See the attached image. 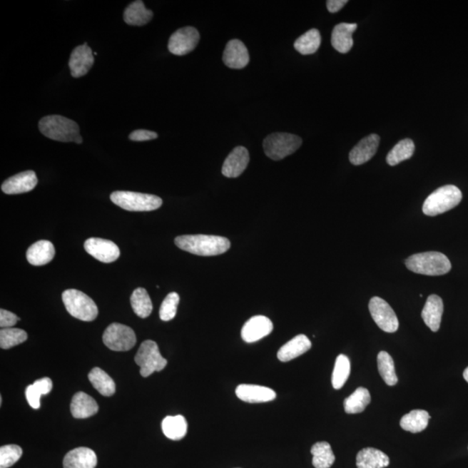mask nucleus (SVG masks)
<instances>
[{"mask_svg": "<svg viewBox=\"0 0 468 468\" xmlns=\"http://www.w3.org/2000/svg\"><path fill=\"white\" fill-rule=\"evenodd\" d=\"M177 248L198 256H217L228 252L231 243L227 238L215 235H181L176 238Z\"/></svg>", "mask_w": 468, "mask_h": 468, "instance_id": "obj_1", "label": "nucleus"}, {"mask_svg": "<svg viewBox=\"0 0 468 468\" xmlns=\"http://www.w3.org/2000/svg\"><path fill=\"white\" fill-rule=\"evenodd\" d=\"M40 132L51 140L62 143H83L80 128L73 120L58 115L44 117L39 123Z\"/></svg>", "mask_w": 468, "mask_h": 468, "instance_id": "obj_2", "label": "nucleus"}, {"mask_svg": "<svg viewBox=\"0 0 468 468\" xmlns=\"http://www.w3.org/2000/svg\"><path fill=\"white\" fill-rule=\"evenodd\" d=\"M410 271L427 276H441L450 272L451 262L445 254L427 252L414 254L405 261Z\"/></svg>", "mask_w": 468, "mask_h": 468, "instance_id": "obj_3", "label": "nucleus"}, {"mask_svg": "<svg viewBox=\"0 0 468 468\" xmlns=\"http://www.w3.org/2000/svg\"><path fill=\"white\" fill-rule=\"evenodd\" d=\"M462 200V193L454 185H447L437 189L427 198L422 211L427 216H437L457 207Z\"/></svg>", "mask_w": 468, "mask_h": 468, "instance_id": "obj_4", "label": "nucleus"}, {"mask_svg": "<svg viewBox=\"0 0 468 468\" xmlns=\"http://www.w3.org/2000/svg\"><path fill=\"white\" fill-rule=\"evenodd\" d=\"M62 300L67 312L79 320L91 322L98 317V308L96 302L78 290H64Z\"/></svg>", "mask_w": 468, "mask_h": 468, "instance_id": "obj_5", "label": "nucleus"}, {"mask_svg": "<svg viewBox=\"0 0 468 468\" xmlns=\"http://www.w3.org/2000/svg\"><path fill=\"white\" fill-rule=\"evenodd\" d=\"M111 200L118 207L131 212L154 211L163 205V200L158 196L131 191L112 193Z\"/></svg>", "mask_w": 468, "mask_h": 468, "instance_id": "obj_6", "label": "nucleus"}, {"mask_svg": "<svg viewBox=\"0 0 468 468\" xmlns=\"http://www.w3.org/2000/svg\"><path fill=\"white\" fill-rule=\"evenodd\" d=\"M301 145L300 136L288 133H274L264 140L263 148L270 159L280 161L292 155Z\"/></svg>", "mask_w": 468, "mask_h": 468, "instance_id": "obj_7", "label": "nucleus"}, {"mask_svg": "<svg viewBox=\"0 0 468 468\" xmlns=\"http://www.w3.org/2000/svg\"><path fill=\"white\" fill-rule=\"evenodd\" d=\"M135 362L140 366V373L143 377L151 376L156 371L159 372L168 365L166 359L160 353L158 345L152 340L144 341L141 345Z\"/></svg>", "mask_w": 468, "mask_h": 468, "instance_id": "obj_8", "label": "nucleus"}, {"mask_svg": "<svg viewBox=\"0 0 468 468\" xmlns=\"http://www.w3.org/2000/svg\"><path fill=\"white\" fill-rule=\"evenodd\" d=\"M103 341L111 350L128 351L136 345V337L131 327L114 322L105 330Z\"/></svg>", "mask_w": 468, "mask_h": 468, "instance_id": "obj_9", "label": "nucleus"}, {"mask_svg": "<svg viewBox=\"0 0 468 468\" xmlns=\"http://www.w3.org/2000/svg\"><path fill=\"white\" fill-rule=\"evenodd\" d=\"M369 309L373 320L383 332H397L399 328L398 318L388 302L381 297H374L370 301Z\"/></svg>", "mask_w": 468, "mask_h": 468, "instance_id": "obj_10", "label": "nucleus"}, {"mask_svg": "<svg viewBox=\"0 0 468 468\" xmlns=\"http://www.w3.org/2000/svg\"><path fill=\"white\" fill-rule=\"evenodd\" d=\"M199 41L200 34L195 27H183L169 39L168 50L173 55H187L195 49Z\"/></svg>", "mask_w": 468, "mask_h": 468, "instance_id": "obj_11", "label": "nucleus"}, {"mask_svg": "<svg viewBox=\"0 0 468 468\" xmlns=\"http://www.w3.org/2000/svg\"><path fill=\"white\" fill-rule=\"evenodd\" d=\"M86 251L103 263H112L120 257V249L111 240L91 238L84 243Z\"/></svg>", "mask_w": 468, "mask_h": 468, "instance_id": "obj_12", "label": "nucleus"}, {"mask_svg": "<svg viewBox=\"0 0 468 468\" xmlns=\"http://www.w3.org/2000/svg\"><path fill=\"white\" fill-rule=\"evenodd\" d=\"M273 330V324L268 317L255 316L245 322L241 330V337L245 342L252 344L268 336Z\"/></svg>", "mask_w": 468, "mask_h": 468, "instance_id": "obj_13", "label": "nucleus"}, {"mask_svg": "<svg viewBox=\"0 0 468 468\" xmlns=\"http://www.w3.org/2000/svg\"><path fill=\"white\" fill-rule=\"evenodd\" d=\"M94 62V56L87 43L75 48L68 61L71 76L75 78L86 76Z\"/></svg>", "mask_w": 468, "mask_h": 468, "instance_id": "obj_14", "label": "nucleus"}, {"mask_svg": "<svg viewBox=\"0 0 468 468\" xmlns=\"http://www.w3.org/2000/svg\"><path fill=\"white\" fill-rule=\"evenodd\" d=\"M249 161L247 148L241 146L234 148L224 161L222 175L228 178H237L247 169Z\"/></svg>", "mask_w": 468, "mask_h": 468, "instance_id": "obj_15", "label": "nucleus"}, {"mask_svg": "<svg viewBox=\"0 0 468 468\" xmlns=\"http://www.w3.org/2000/svg\"><path fill=\"white\" fill-rule=\"evenodd\" d=\"M37 184V176L34 171H29L18 173L4 181L1 189L6 195H19L34 190Z\"/></svg>", "mask_w": 468, "mask_h": 468, "instance_id": "obj_16", "label": "nucleus"}, {"mask_svg": "<svg viewBox=\"0 0 468 468\" xmlns=\"http://www.w3.org/2000/svg\"><path fill=\"white\" fill-rule=\"evenodd\" d=\"M380 137L376 134H371L362 139L350 153V161L353 165L359 166L369 161L376 155Z\"/></svg>", "mask_w": 468, "mask_h": 468, "instance_id": "obj_17", "label": "nucleus"}, {"mask_svg": "<svg viewBox=\"0 0 468 468\" xmlns=\"http://www.w3.org/2000/svg\"><path fill=\"white\" fill-rule=\"evenodd\" d=\"M250 58L248 48L239 39H233L229 41L225 48L223 62L229 68H243L248 66Z\"/></svg>", "mask_w": 468, "mask_h": 468, "instance_id": "obj_18", "label": "nucleus"}, {"mask_svg": "<svg viewBox=\"0 0 468 468\" xmlns=\"http://www.w3.org/2000/svg\"><path fill=\"white\" fill-rule=\"evenodd\" d=\"M235 393L241 401L249 403L272 402L277 397L275 391L268 387L254 385H240L237 387Z\"/></svg>", "mask_w": 468, "mask_h": 468, "instance_id": "obj_19", "label": "nucleus"}, {"mask_svg": "<svg viewBox=\"0 0 468 468\" xmlns=\"http://www.w3.org/2000/svg\"><path fill=\"white\" fill-rule=\"evenodd\" d=\"M357 29V24L341 23L334 27L332 44L334 49L340 54H348L353 47L352 35Z\"/></svg>", "mask_w": 468, "mask_h": 468, "instance_id": "obj_20", "label": "nucleus"}, {"mask_svg": "<svg viewBox=\"0 0 468 468\" xmlns=\"http://www.w3.org/2000/svg\"><path fill=\"white\" fill-rule=\"evenodd\" d=\"M310 348H312V342L310 339L305 335H297L278 350V360L284 362L292 361L307 352Z\"/></svg>", "mask_w": 468, "mask_h": 468, "instance_id": "obj_21", "label": "nucleus"}, {"mask_svg": "<svg viewBox=\"0 0 468 468\" xmlns=\"http://www.w3.org/2000/svg\"><path fill=\"white\" fill-rule=\"evenodd\" d=\"M444 305L441 297L431 295L427 297L424 308L422 312L423 321L432 332H437L441 326Z\"/></svg>", "mask_w": 468, "mask_h": 468, "instance_id": "obj_22", "label": "nucleus"}, {"mask_svg": "<svg viewBox=\"0 0 468 468\" xmlns=\"http://www.w3.org/2000/svg\"><path fill=\"white\" fill-rule=\"evenodd\" d=\"M98 457L88 447H78L68 452L63 459V468H95Z\"/></svg>", "mask_w": 468, "mask_h": 468, "instance_id": "obj_23", "label": "nucleus"}, {"mask_svg": "<svg viewBox=\"0 0 468 468\" xmlns=\"http://www.w3.org/2000/svg\"><path fill=\"white\" fill-rule=\"evenodd\" d=\"M55 248L48 240H39L31 245L26 252V259L32 265H44L54 260Z\"/></svg>", "mask_w": 468, "mask_h": 468, "instance_id": "obj_24", "label": "nucleus"}, {"mask_svg": "<svg viewBox=\"0 0 468 468\" xmlns=\"http://www.w3.org/2000/svg\"><path fill=\"white\" fill-rule=\"evenodd\" d=\"M98 403L86 393L78 392L72 398L71 411L76 419L91 417L98 412Z\"/></svg>", "mask_w": 468, "mask_h": 468, "instance_id": "obj_25", "label": "nucleus"}, {"mask_svg": "<svg viewBox=\"0 0 468 468\" xmlns=\"http://www.w3.org/2000/svg\"><path fill=\"white\" fill-rule=\"evenodd\" d=\"M389 465L388 455L373 447H366L357 455V468H385Z\"/></svg>", "mask_w": 468, "mask_h": 468, "instance_id": "obj_26", "label": "nucleus"}, {"mask_svg": "<svg viewBox=\"0 0 468 468\" xmlns=\"http://www.w3.org/2000/svg\"><path fill=\"white\" fill-rule=\"evenodd\" d=\"M153 16V11L147 9L143 1H135L125 9L123 19L128 25L143 26L151 21Z\"/></svg>", "mask_w": 468, "mask_h": 468, "instance_id": "obj_27", "label": "nucleus"}, {"mask_svg": "<svg viewBox=\"0 0 468 468\" xmlns=\"http://www.w3.org/2000/svg\"><path fill=\"white\" fill-rule=\"evenodd\" d=\"M161 427L165 437L173 441H180L187 434L188 422L183 415H176V417L169 415L164 418Z\"/></svg>", "mask_w": 468, "mask_h": 468, "instance_id": "obj_28", "label": "nucleus"}, {"mask_svg": "<svg viewBox=\"0 0 468 468\" xmlns=\"http://www.w3.org/2000/svg\"><path fill=\"white\" fill-rule=\"evenodd\" d=\"M430 415L426 410H415L411 411L401 419L400 425L402 429L411 433H419L424 429L429 422Z\"/></svg>", "mask_w": 468, "mask_h": 468, "instance_id": "obj_29", "label": "nucleus"}, {"mask_svg": "<svg viewBox=\"0 0 468 468\" xmlns=\"http://www.w3.org/2000/svg\"><path fill=\"white\" fill-rule=\"evenodd\" d=\"M88 380L94 388L104 397H111L116 392V383L113 379L100 368L93 369L88 373Z\"/></svg>", "mask_w": 468, "mask_h": 468, "instance_id": "obj_30", "label": "nucleus"}, {"mask_svg": "<svg viewBox=\"0 0 468 468\" xmlns=\"http://www.w3.org/2000/svg\"><path fill=\"white\" fill-rule=\"evenodd\" d=\"M370 401L369 390L360 387L345 399L344 403L345 412L347 414L362 413L370 405Z\"/></svg>", "mask_w": 468, "mask_h": 468, "instance_id": "obj_31", "label": "nucleus"}, {"mask_svg": "<svg viewBox=\"0 0 468 468\" xmlns=\"http://www.w3.org/2000/svg\"><path fill=\"white\" fill-rule=\"evenodd\" d=\"M310 453L313 455L312 464L315 468H330L336 459L332 447L326 442L314 444Z\"/></svg>", "mask_w": 468, "mask_h": 468, "instance_id": "obj_32", "label": "nucleus"}, {"mask_svg": "<svg viewBox=\"0 0 468 468\" xmlns=\"http://www.w3.org/2000/svg\"><path fill=\"white\" fill-rule=\"evenodd\" d=\"M321 35L320 31L312 29L306 31L294 43V48L302 55L314 54L320 49Z\"/></svg>", "mask_w": 468, "mask_h": 468, "instance_id": "obj_33", "label": "nucleus"}, {"mask_svg": "<svg viewBox=\"0 0 468 468\" xmlns=\"http://www.w3.org/2000/svg\"><path fill=\"white\" fill-rule=\"evenodd\" d=\"M414 143L412 140L409 138L402 140L391 149L387 156V163L390 166H397L402 161L410 159L414 155Z\"/></svg>", "mask_w": 468, "mask_h": 468, "instance_id": "obj_34", "label": "nucleus"}, {"mask_svg": "<svg viewBox=\"0 0 468 468\" xmlns=\"http://www.w3.org/2000/svg\"><path fill=\"white\" fill-rule=\"evenodd\" d=\"M131 304L134 312L141 318H146L152 313V301L144 288H137L133 292Z\"/></svg>", "mask_w": 468, "mask_h": 468, "instance_id": "obj_35", "label": "nucleus"}, {"mask_svg": "<svg viewBox=\"0 0 468 468\" xmlns=\"http://www.w3.org/2000/svg\"><path fill=\"white\" fill-rule=\"evenodd\" d=\"M377 365L379 373L386 385L395 386L398 382L397 374H395L393 358L386 351H381L377 356Z\"/></svg>", "mask_w": 468, "mask_h": 468, "instance_id": "obj_36", "label": "nucleus"}, {"mask_svg": "<svg viewBox=\"0 0 468 468\" xmlns=\"http://www.w3.org/2000/svg\"><path fill=\"white\" fill-rule=\"evenodd\" d=\"M350 374V362L345 355H339L335 362L332 373V386L335 390L344 387Z\"/></svg>", "mask_w": 468, "mask_h": 468, "instance_id": "obj_37", "label": "nucleus"}, {"mask_svg": "<svg viewBox=\"0 0 468 468\" xmlns=\"http://www.w3.org/2000/svg\"><path fill=\"white\" fill-rule=\"evenodd\" d=\"M26 340L27 333L21 329L6 328L0 332V347L4 350L13 348Z\"/></svg>", "mask_w": 468, "mask_h": 468, "instance_id": "obj_38", "label": "nucleus"}, {"mask_svg": "<svg viewBox=\"0 0 468 468\" xmlns=\"http://www.w3.org/2000/svg\"><path fill=\"white\" fill-rule=\"evenodd\" d=\"M180 296L178 293L171 292L165 297L160 308V318L161 320L168 322L175 318L177 307H178Z\"/></svg>", "mask_w": 468, "mask_h": 468, "instance_id": "obj_39", "label": "nucleus"}, {"mask_svg": "<svg viewBox=\"0 0 468 468\" xmlns=\"http://www.w3.org/2000/svg\"><path fill=\"white\" fill-rule=\"evenodd\" d=\"M23 450L18 445L2 446L0 449V468H9L14 466L21 457Z\"/></svg>", "mask_w": 468, "mask_h": 468, "instance_id": "obj_40", "label": "nucleus"}, {"mask_svg": "<svg viewBox=\"0 0 468 468\" xmlns=\"http://www.w3.org/2000/svg\"><path fill=\"white\" fill-rule=\"evenodd\" d=\"M26 397L28 403H29V405L32 407V409H39L40 397H42V394L39 392V390L36 388L34 385L27 387L26 390Z\"/></svg>", "mask_w": 468, "mask_h": 468, "instance_id": "obj_41", "label": "nucleus"}, {"mask_svg": "<svg viewBox=\"0 0 468 468\" xmlns=\"http://www.w3.org/2000/svg\"><path fill=\"white\" fill-rule=\"evenodd\" d=\"M18 321H19V318L17 315L8 312L6 310L1 309L0 310V326L2 329L13 328Z\"/></svg>", "mask_w": 468, "mask_h": 468, "instance_id": "obj_42", "label": "nucleus"}, {"mask_svg": "<svg viewBox=\"0 0 468 468\" xmlns=\"http://www.w3.org/2000/svg\"><path fill=\"white\" fill-rule=\"evenodd\" d=\"M158 138V135L156 132L138 130L132 132L130 135V139L134 142H144V141H151Z\"/></svg>", "mask_w": 468, "mask_h": 468, "instance_id": "obj_43", "label": "nucleus"}, {"mask_svg": "<svg viewBox=\"0 0 468 468\" xmlns=\"http://www.w3.org/2000/svg\"><path fill=\"white\" fill-rule=\"evenodd\" d=\"M34 387L39 390V392L43 395L49 394L52 390V381L49 377H44L39 379L34 383Z\"/></svg>", "mask_w": 468, "mask_h": 468, "instance_id": "obj_44", "label": "nucleus"}, {"mask_svg": "<svg viewBox=\"0 0 468 468\" xmlns=\"http://www.w3.org/2000/svg\"><path fill=\"white\" fill-rule=\"evenodd\" d=\"M348 3L347 0H328L326 2L327 9L332 14H336Z\"/></svg>", "mask_w": 468, "mask_h": 468, "instance_id": "obj_45", "label": "nucleus"}, {"mask_svg": "<svg viewBox=\"0 0 468 468\" xmlns=\"http://www.w3.org/2000/svg\"><path fill=\"white\" fill-rule=\"evenodd\" d=\"M463 377H464V379H465V380L468 383V367L465 370H464Z\"/></svg>", "mask_w": 468, "mask_h": 468, "instance_id": "obj_46", "label": "nucleus"}]
</instances>
